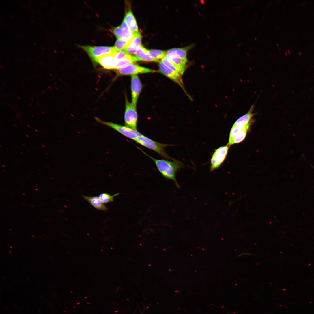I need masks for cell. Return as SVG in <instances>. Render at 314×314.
I'll return each instance as SVG.
<instances>
[{"label":"cell","instance_id":"obj_1","mask_svg":"<svg viewBox=\"0 0 314 314\" xmlns=\"http://www.w3.org/2000/svg\"><path fill=\"white\" fill-rule=\"evenodd\" d=\"M141 151L153 161L157 169L164 177L174 181L177 187H179L180 186L175 178L176 173L181 167V165L179 162L176 161H169L164 159H156Z\"/></svg>","mask_w":314,"mask_h":314},{"label":"cell","instance_id":"obj_2","mask_svg":"<svg viewBox=\"0 0 314 314\" xmlns=\"http://www.w3.org/2000/svg\"><path fill=\"white\" fill-rule=\"evenodd\" d=\"M134 141L143 146L158 153L167 160H173L169 156L165 151L166 147L172 145L157 142L142 134L136 138Z\"/></svg>","mask_w":314,"mask_h":314},{"label":"cell","instance_id":"obj_3","mask_svg":"<svg viewBox=\"0 0 314 314\" xmlns=\"http://www.w3.org/2000/svg\"><path fill=\"white\" fill-rule=\"evenodd\" d=\"M95 119L99 123L113 129L126 137L134 141L142 135L137 130H134L126 126H122L112 122H104L98 117H95Z\"/></svg>","mask_w":314,"mask_h":314},{"label":"cell","instance_id":"obj_4","mask_svg":"<svg viewBox=\"0 0 314 314\" xmlns=\"http://www.w3.org/2000/svg\"><path fill=\"white\" fill-rule=\"evenodd\" d=\"M138 115L136 106L130 103L127 97L126 100V110L124 115L125 126L137 130Z\"/></svg>","mask_w":314,"mask_h":314},{"label":"cell","instance_id":"obj_5","mask_svg":"<svg viewBox=\"0 0 314 314\" xmlns=\"http://www.w3.org/2000/svg\"><path fill=\"white\" fill-rule=\"evenodd\" d=\"M80 46L85 51L91 59L96 62L99 58L105 55L111 54L116 51L114 47H93L89 46Z\"/></svg>","mask_w":314,"mask_h":314},{"label":"cell","instance_id":"obj_6","mask_svg":"<svg viewBox=\"0 0 314 314\" xmlns=\"http://www.w3.org/2000/svg\"><path fill=\"white\" fill-rule=\"evenodd\" d=\"M229 146L227 144L216 149L211 160L210 171H212L219 168L225 160Z\"/></svg>","mask_w":314,"mask_h":314},{"label":"cell","instance_id":"obj_7","mask_svg":"<svg viewBox=\"0 0 314 314\" xmlns=\"http://www.w3.org/2000/svg\"><path fill=\"white\" fill-rule=\"evenodd\" d=\"M154 72V70L152 69L133 63L127 65L117 70V74L119 75H132Z\"/></svg>","mask_w":314,"mask_h":314},{"label":"cell","instance_id":"obj_8","mask_svg":"<svg viewBox=\"0 0 314 314\" xmlns=\"http://www.w3.org/2000/svg\"><path fill=\"white\" fill-rule=\"evenodd\" d=\"M159 71L178 84L184 90V86L181 75L167 66L162 61L159 63Z\"/></svg>","mask_w":314,"mask_h":314},{"label":"cell","instance_id":"obj_9","mask_svg":"<svg viewBox=\"0 0 314 314\" xmlns=\"http://www.w3.org/2000/svg\"><path fill=\"white\" fill-rule=\"evenodd\" d=\"M142 85L139 78L137 75L131 76L132 103L136 106L139 96L142 89Z\"/></svg>","mask_w":314,"mask_h":314},{"label":"cell","instance_id":"obj_10","mask_svg":"<svg viewBox=\"0 0 314 314\" xmlns=\"http://www.w3.org/2000/svg\"><path fill=\"white\" fill-rule=\"evenodd\" d=\"M114 52L111 54L105 55L99 58L96 62L100 64L105 69H114L117 61L114 57L113 54Z\"/></svg>","mask_w":314,"mask_h":314},{"label":"cell","instance_id":"obj_11","mask_svg":"<svg viewBox=\"0 0 314 314\" xmlns=\"http://www.w3.org/2000/svg\"><path fill=\"white\" fill-rule=\"evenodd\" d=\"M134 37L129 43L124 51L129 54H135L141 45V36L140 32L134 34Z\"/></svg>","mask_w":314,"mask_h":314},{"label":"cell","instance_id":"obj_12","mask_svg":"<svg viewBox=\"0 0 314 314\" xmlns=\"http://www.w3.org/2000/svg\"><path fill=\"white\" fill-rule=\"evenodd\" d=\"M192 46L180 48H175L170 49L167 51L166 55L165 57H168L171 56H176L182 59L187 60V53L189 49L191 48Z\"/></svg>","mask_w":314,"mask_h":314},{"label":"cell","instance_id":"obj_13","mask_svg":"<svg viewBox=\"0 0 314 314\" xmlns=\"http://www.w3.org/2000/svg\"><path fill=\"white\" fill-rule=\"evenodd\" d=\"M165 58L169 60L175 66L181 75L183 74L186 69V63L187 60L175 56Z\"/></svg>","mask_w":314,"mask_h":314},{"label":"cell","instance_id":"obj_14","mask_svg":"<svg viewBox=\"0 0 314 314\" xmlns=\"http://www.w3.org/2000/svg\"><path fill=\"white\" fill-rule=\"evenodd\" d=\"M135 57L140 61H143L150 62H158L159 60L152 58L149 55L148 50L141 45L135 53Z\"/></svg>","mask_w":314,"mask_h":314},{"label":"cell","instance_id":"obj_15","mask_svg":"<svg viewBox=\"0 0 314 314\" xmlns=\"http://www.w3.org/2000/svg\"><path fill=\"white\" fill-rule=\"evenodd\" d=\"M83 197L84 199L97 210L106 212L108 210V208L101 202L98 196L90 197L83 195Z\"/></svg>","mask_w":314,"mask_h":314},{"label":"cell","instance_id":"obj_16","mask_svg":"<svg viewBox=\"0 0 314 314\" xmlns=\"http://www.w3.org/2000/svg\"><path fill=\"white\" fill-rule=\"evenodd\" d=\"M124 20L133 34L139 32L136 20L131 11H129L126 14Z\"/></svg>","mask_w":314,"mask_h":314},{"label":"cell","instance_id":"obj_17","mask_svg":"<svg viewBox=\"0 0 314 314\" xmlns=\"http://www.w3.org/2000/svg\"><path fill=\"white\" fill-rule=\"evenodd\" d=\"M251 124L250 122L246 124H234L230 132L229 141H230L239 133L244 131H248L250 126Z\"/></svg>","mask_w":314,"mask_h":314},{"label":"cell","instance_id":"obj_18","mask_svg":"<svg viewBox=\"0 0 314 314\" xmlns=\"http://www.w3.org/2000/svg\"><path fill=\"white\" fill-rule=\"evenodd\" d=\"M140 61L136 57L128 55L122 59L117 61L114 69L118 70L134 62Z\"/></svg>","mask_w":314,"mask_h":314},{"label":"cell","instance_id":"obj_19","mask_svg":"<svg viewBox=\"0 0 314 314\" xmlns=\"http://www.w3.org/2000/svg\"><path fill=\"white\" fill-rule=\"evenodd\" d=\"M121 27L123 33L122 39L127 42H130L133 38L134 35L124 20L122 23Z\"/></svg>","mask_w":314,"mask_h":314},{"label":"cell","instance_id":"obj_20","mask_svg":"<svg viewBox=\"0 0 314 314\" xmlns=\"http://www.w3.org/2000/svg\"><path fill=\"white\" fill-rule=\"evenodd\" d=\"M254 107V105H253L250 108L248 112L239 118L235 122L234 124H246L249 123L254 115V114L253 113Z\"/></svg>","mask_w":314,"mask_h":314},{"label":"cell","instance_id":"obj_21","mask_svg":"<svg viewBox=\"0 0 314 314\" xmlns=\"http://www.w3.org/2000/svg\"><path fill=\"white\" fill-rule=\"evenodd\" d=\"M119 194V193H117L111 195L108 193H102L99 195L98 197L102 203L107 204L113 202L114 201V198Z\"/></svg>","mask_w":314,"mask_h":314},{"label":"cell","instance_id":"obj_22","mask_svg":"<svg viewBox=\"0 0 314 314\" xmlns=\"http://www.w3.org/2000/svg\"><path fill=\"white\" fill-rule=\"evenodd\" d=\"M247 131V130L244 131L237 134L230 141H229L227 145L230 146L232 145L238 143L242 142L246 137Z\"/></svg>","mask_w":314,"mask_h":314},{"label":"cell","instance_id":"obj_23","mask_svg":"<svg viewBox=\"0 0 314 314\" xmlns=\"http://www.w3.org/2000/svg\"><path fill=\"white\" fill-rule=\"evenodd\" d=\"M148 52L151 56L153 58L159 60L162 59L165 56L167 51L160 50H148Z\"/></svg>","mask_w":314,"mask_h":314},{"label":"cell","instance_id":"obj_24","mask_svg":"<svg viewBox=\"0 0 314 314\" xmlns=\"http://www.w3.org/2000/svg\"><path fill=\"white\" fill-rule=\"evenodd\" d=\"M129 42L126 41L122 39H117L115 43L114 47L116 51H124Z\"/></svg>","mask_w":314,"mask_h":314},{"label":"cell","instance_id":"obj_25","mask_svg":"<svg viewBox=\"0 0 314 314\" xmlns=\"http://www.w3.org/2000/svg\"><path fill=\"white\" fill-rule=\"evenodd\" d=\"M113 54L114 57L117 61L122 59L129 55L127 53L123 51H115L113 53Z\"/></svg>","mask_w":314,"mask_h":314},{"label":"cell","instance_id":"obj_26","mask_svg":"<svg viewBox=\"0 0 314 314\" xmlns=\"http://www.w3.org/2000/svg\"><path fill=\"white\" fill-rule=\"evenodd\" d=\"M161 61L166 65L167 66L175 72L179 73L178 70L176 67L167 58L164 57L162 59Z\"/></svg>","mask_w":314,"mask_h":314},{"label":"cell","instance_id":"obj_27","mask_svg":"<svg viewBox=\"0 0 314 314\" xmlns=\"http://www.w3.org/2000/svg\"><path fill=\"white\" fill-rule=\"evenodd\" d=\"M113 33L117 39H122L123 33L121 26L115 28L113 30Z\"/></svg>","mask_w":314,"mask_h":314},{"label":"cell","instance_id":"obj_28","mask_svg":"<svg viewBox=\"0 0 314 314\" xmlns=\"http://www.w3.org/2000/svg\"><path fill=\"white\" fill-rule=\"evenodd\" d=\"M46 147V146L45 145H44V144H42V147H43L44 148V147Z\"/></svg>","mask_w":314,"mask_h":314},{"label":"cell","instance_id":"obj_29","mask_svg":"<svg viewBox=\"0 0 314 314\" xmlns=\"http://www.w3.org/2000/svg\"><path fill=\"white\" fill-rule=\"evenodd\" d=\"M35 132H38V130H35Z\"/></svg>","mask_w":314,"mask_h":314},{"label":"cell","instance_id":"obj_30","mask_svg":"<svg viewBox=\"0 0 314 314\" xmlns=\"http://www.w3.org/2000/svg\"><path fill=\"white\" fill-rule=\"evenodd\" d=\"M26 136L27 137H29V136H28V135H26Z\"/></svg>","mask_w":314,"mask_h":314},{"label":"cell","instance_id":"obj_31","mask_svg":"<svg viewBox=\"0 0 314 314\" xmlns=\"http://www.w3.org/2000/svg\"><path fill=\"white\" fill-rule=\"evenodd\" d=\"M2 166L3 167H5V166H4V165H2Z\"/></svg>","mask_w":314,"mask_h":314},{"label":"cell","instance_id":"obj_32","mask_svg":"<svg viewBox=\"0 0 314 314\" xmlns=\"http://www.w3.org/2000/svg\"><path fill=\"white\" fill-rule=\"evenodd\" d=\"M27 126H28V127H30V126H29V125H27Z\"/></svg>","mask_w":314,"mask_h":314},{"label":"cell","instance_id":"obj_33","mask_svg":"<svg viewBox=\"0 0 314 314\" xmlns=\"http://www.w3.org/2000/svg\"><path fill=\"white\" fill-rule=\"evenodd\" d=\"M21 153L22 154H23L22 152H21Z\"/></svg>","mask_w":314,"mask_h":314},{"label":"cell","instance_id":"obj_34","mask_svg":"<svg viewBox=\"0 0 314 314\" xmlns=\"http://www.w3.org/2000/svg\"><path fill=\"white\" fill-rule=\"evenodd\" d=\"M54 52H55L56 53H57L56 52V51H55L54 50Z\"/></svg>","mask_w":314,"mask_h":314},{"label":"cell","instance_id":"obj_35","mask_svg":"<svg viewBox=\"0 0 314 314\" xmlns=\"http://www.w3.org/2000/svg\"><path fill=\"white\" fill-rule=\"evenodd\" d=\"M22 145H23V146H25V145H24L23 144H22Z\"/></svg>","mask_w":314,"mask_h":314},{"label":"cell","instance_id":"obj_36","mask_svg":"<svg viewBox=\"0 0 314 314\" xmlns=\"http://www.w3.org/2000/svg\"><path fill=\"white\" fill-rule=\"evenodd\" d=\"M255 39H256H256H257V38H256V37H255Z\"/></svg>","mask_w":314,"mask_h":314},{"label":"cell","instance_id":"obj_37","mask_svg":"<svg viewBox=\"0 0 314 314\" xmlns=\"http://www.w3.org/2000/svg\"><path fill=\"white\" fill-rule=\"evenodd\" d=\"M33 44H34V45H36L35 44V43H33Z\"/></svg>","mask_w":314,"mask_h":314},{"label":"cell","instance_id":"obj_38","mask_svg":"<svg viewBox=\"0 0 314 314\" xmlns=\"http://www.w3.org/2000/svg\"><path fill=\"white\" fill-rule=\"evenodd\" d=\"M247 54H248V55H249V53H248Z\"/></svg>","mask_w":314,"mask_h":314},{"label":"cell","instance_id":"obj_39","mask_svg":"<svg viewBox=\"0 0 314 314\" xmlns=\"http://www.w3.org/2000/svg\"><path fill=\"white\" fill-rule=\"evenodd\" d=\"M277 45L278 46V44H277Z\"/></svg>","mask_w":314,"mask_h":314}]
</instances>
